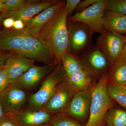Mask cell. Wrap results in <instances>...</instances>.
Listing matches in <instances>:
<instances>
[{"mask_svg":"<svg viewBox=\"0 0 126 126\" xmlns=\"http://www.w3.org/2000/svg\"><path fill=\"white\" fill-rule=\"evenodd\" d=\"M107 126V124H105V126Z\"/></svg>","mask_w":126,"mask_h":126,"instance_id":"obj_38","label":"cell"},{"mask_svg":"<svg viewBox=\"0 0 126 126\" xmlns=\"http://www.w3.org/2000/svg\"><path fill=\"white\" fill-rule=\"evenodd\" d=\"M20 126H38L50 123L57 115L43 109L27 107L14 113H6Z\"/></svg>","mask_w":126,"mask_h":126,"instance_id":"obj_10","label":"cell"},{"mask_svg":"<svg viewBox=\"0 0 126 126\" xmlns=\"http://www.w3.org/2000/svg\"><path fill=\"white\" fill-rule=\"evenodd\" d=\"M35 62L15 53H11L7 55L4 67L9 74L11 83L27 72L34 65Z\"/></svg>","mask_w":126,"mask_h":126,"instance_id":"obj_16","label":"cell"},{"mask_svg":"<svg viewBox=\"0 0 126 126\" xmlns=\"http://www.w3.org/2000/svg\"><path fill=\"white\" fill-rule=\"evenodd\" d=\"M65 77L77 92L92 87L95 84V79L97 78L87 67Z\"/></svg>","mask_w":126,"mask_h":126,"instance_id":"obj_18","label":"cell"},{"mask_svg":"<svg viewBox=\"0 0 126 126\" xmlns=\"http://www.w3.org/2000/svg\"><path fill=\"white\" fill-rule=\"evenodd\" d=\"M92 99V88L77 92L72 98L66 114L81 123L86 122L87 123L89 117Z\"/></svg>","mask_w":126,"mask_h":126,"instance_id":"obj_12","label":"cell"},{"mask_svg":"<svg viewBox=\"0 0 126 126\" xmlns=\"http://www.w3.org/2000/svg\"><path fill=\"white\" fill-rule=\"evenodd\" d=\"M61 64L63 65L66 76L80 71L87 67L77 55L71 54L68 51L63 56Z\"/></svg>","mask_w":126,"mask_h":126,"instance_id":"obj_20","label":"cell"},{"mask_svg":"<svg viewBox=\"0 0 126 126\" xmlns=\"http://www.w3.org/2000/svg\"><path fill=\"white\" fill-rule=\"evenodd\" d=\"M105 8L126 15V0H106Z\"/></svg>","mask_w":126,"mask_h":126,"instance_id":"obj_24","label":"cell"},{"mask_svg":"<svg viewBox=\"0 0 126 126\" xmlns=\"http://www.w3.org/2000/svg\"><path fill=\"white\" fill-rule=\"evenodd\" d=\"M60 64L39 66L34 65L27 72L11 83H14L26 90L36 87L53 72Z\"/></svg>","mask_w":126,"mask_h":126,"instance_id":"obj_14","label":"cell"},{"mask_svg":"<svg viewBox=\"0 0 126 126\" xmlns=\"http://www.w3.org/2000/svg\"><path fill=\"white\" fill-rule=\"evenodd\" d=\"M0 126H20L7 113L0 121Z\"/></svg>","mask_w":126,"mask_h":126,"instance_id":"obj_29","label":"cell"},{"mask_svg":"<svg viewBox=\"0 0 126 126\" xmlns=\"http://www.w3.org/2000/svg\"><path fill=\"white\" fill-rule=\"evenodd\" d=\"M53 126H85L66 113L59 114L50 123Z\"/></svg>","mask_w":126,"mask_h":126,"instance_id":"obj_23","label":"cell"},{"mask_svg":"<svg viewBox=\"0 0 126 126\" xmlns=\"http://www.w3.org/2000/svg\"><path fill=\"white\" fill-rule=\"evenodd\" d=\"M107 72L100 77L92 87L89 117L85 126H105L106 113L116 103L107 89Z\"/></svg>","mask_w":126,"mask_h":126,"instance_id":"obj_3","label":"cell"},{"mask_svg":"<svg viewBox=\"0 0 126 126\" xmlns=\"http://www.w3.org/2000/svg\"><path fill=\"white\" fill-rule=\"evenodd\" d=\"M59 0H47L41 2L29 0L17 9L2 13L3 18L11 17L15 20H20L24 22L33 18Z\"/></svg>","mask_w":126,"mask_h":126,"instance_id":"obj_13","label":"cell"},{"mask_svg":"<svg viewBox=\"0 0 126 126\" xmlns=\"http://www.w3.org/2000/svg\"><path fill=\"white\" fill-rule=\"evenodd\" d=\"M4 11V6L2 0H0V12L3 13Z\"/></svg>","mask_w":126,"mask_h":126,"instance_id":"obj_35","label":"cell"},{"mask_svg":"<svg viewBox=\"0 0 126 126\" xmlns=\"http://www.w3.org/2000/svg\"><path fill=\"white\" fill-rule=\"evenodd\" d=\"M65 2L66 1H64L59 0L56 4L25 21L23 31L38 39L43 28Z\"/></svg>","mask_w":126,"mask_h":126,"instance_id":"obj_15","label":"cell"},{"mask_svg":"<svg viewBox=\"0 0 126 126\" xmlns=\"http://www.w3.org/2000/svg\"><path fill=\"white\" fill-rule=\"evenodd\" d=\"M30 95L27 90L11 83L0 93V101L5 113L17 112L27 108Z\"/></svg>","mask_w":126,"mask_h":126,"instance_id":"obj_8","label":"cell"},{"mask_svg":"<svg viewBox=\"0 0 126 126\" xmlns=\"http://www.w3.org/2000/svg\"><path fill=\"white\" fill-rule=\"evenodd\" d=\"M76 92L65 77L52 94L43 109L55 113H66Z\"/></svg>","mask_w":126,"mask_h":126,"instance_id":"obj_7","label":"cell"},{"mask_svg":"<svg viewBox=\"0 0 126 126\" xmlns=\"http://www.w3.org/2000/svg\"><path fill=\"white\" fill-rule=\"evenodd\" d=\"M6 113H5L3 107L0 101V121L4 117Z\"/></svg>","mask_w":126,"mask_h":126,"instance_id":"obj_34","label":"cell"},{"mask_svg":"<svg viewBox=\"0 0 126 126\" xmlns=\"http://www.w3.org/2000/svg\"><path fill=\"white\" fill-rule=\"evenodd\" d=\"M68 32V52L78 55L90 47L93 33L87 25L80 22L67 20Z\"/></svg>","mask_w":126,"mask_h":126,"instance_id":"obj_5","label":"cell"},{"mask_svg":"<svg viewBox=\"0 0 126 126\" xmlns=\"http://www.w3.org/2000/svg\"></svg>","mask_w":126,"mask_h":126,"instance_id":"obj_39","label":"cell"},{"mask_svg":"<svg viewBox=\"0 0 126 126\" xmlns=\"http://www.w3.org/2000/svg\"><path fill=\"white\" fill-rule=\"evenodd\" d=\"M81 0H67L65 3L66 11L68 16H70L75 11Z\"/></svg>","mask_w":126,"mask_h":126,"instance_id":"obj_27","label":"cell"},{"mask_svg":"<svg viewBox=\"0 0 126 126\" xmlns=\"http://www.w3.org/2000/svg\"><path fill=\"white\" fill-rule=\"evenodd\" d=\"M25 27V24L23 21L16 20L14 22L13 29L17 31H22Z\"/></svg>","mask_w":126,"mask_h":126,"instance_id":"obj_31","label":"cell"},{"mask_svg":"<svg viewBox=\"0 0 126 126\" xmlns=\"http://www.w3.org/2000/svg\"><path fill=\"white\" fill-rule=\"evenodd\" d=\"M38 126H53L50 123H47V124H43V125H40Z\"/></svg>","mask_w":126,"mask_h":126,"instance_id":"obj_36","label":"cell"},{"mask_svg":"<svg viewBox=\"0 0 126 126\" xmlns=\"http://www.w3.org/2000/svg\"><path fill=\"white\" fill-rule=\"evenodd\" d=\"M103 26L105 30L126 36V15L110 11H105Z\"/></svg>","mask_w":126,"mask_h":126,"instance_id":"obj_17","label":"cell"},{"mask_svg":"<svg viewBox=\"0 0 126 126\" xmlns=\"http://www.w3.org/2000/svg\"><path fill=\"white\" fill-rule=\"evenodd\" d=\"M77 56L97 78L108 72L110 68L107 60L96 45H92Z\"/></svg>","mask_w":126,"mask_h":126,"instance_id":"obj_11","label":"cell"},{"mask_svg":"<svg viewBox=\"0 0 126 126\" xmlns=\"http://www.w3.org/2000/svg\"><path fill=\"white\" fill-rule=\"evenodd\" d=\"M107 89L116 103L126 109V87L107 84Z\"/></svg>","mask_w":126,"mask_h":126,"instance_id":"obj_22","label":"cell"},{"mask_svg":"<svg viewBox=\"0 0 126 126\" xmlns=\"http://www.w3.org/2000/svg\"><path fill=\"white\" fill-rule=\"evenodd\" d=\"M119 60H120L123 62L126 63V41L124 45L121 58Z\"/></svg>","mask_w":126,"mask_h":126,"instance_id":"obj_32","label":"cell"},{"mask_svg":"<svg viewBox=\"0 0 126 126\" xmlns=\"http://www.w3.org/2000/svg\"><path fill=\"white\" fill-rule=\"evenodd\" d=\"M0 49L42 62L45 65L59 64L55 57L38 39L13 28L0 31Z\"/></svg>","mask_w":126,"mask_h":126,"instance_id":"obj_1","label":"cell"},{"mask_svg":"<svg viewBox=\"0 0 126 126\" xmlns=\"http://www.w3.org/2000/svg\"><path fill=\"white\" fill-rule=\"evenodd\" d=\"M106 0H97L93 4L79 13H75L69 20L80 22L87 25L94 33H102L104 13Z\"/></svg>","mask_w":126,"mask_h":126,"instance_id":"obj_9","label":"cell"},{"mask_svg":"<svg viewBox=\"0 0 126 126\" xmlns=\"http://www.w3.org/2000/svg\"><path fill=\"white\" fill-rule=\"evenodd\" d=\"M97 0H81L75 10V13H79L93 4Z\"/></svg>","mask_w":126,"mask_h":126,"instance_id":"obj_28","label":"cell"},{"mask_svg":"<svg viewBox=\"0 0 126 126\" xmlns=\"http://www.w3.org/2000/svg\"><path fill=\"white\" fill-rule=\"evenodd\" d=\"M15 20L11 17L6 18L3 21V25L5 29H10L13 28Z\"/></svg>","mask_w":126,"mask_h":126,"instance_id":"obj_30","label":"cell"},{"mask_svg":"<svg viewBox=\"0 0 126 126\" xmlns=\"http://www.w3.org/2000/svg\"><path fill=\"white\" fill-rule=\"evenodd\" d=\"M65 3L45 25L38 38L60 64L68 51V15Z\"/></svg>","mask_w":126,"mask_h":126,"instance_id":"obj_2","label":"cell"},{"mask_svg":"<svg viewBox=\"0 0 126 126\" xmlns=\"http://www.w3.org/2000/svg\"><path fill=\"white\" fill-rule=\"evenodd\" d=\"M126 41V36L104 30L98 37L96 45L107 60L109 67L120 59Z\"/></svg>","mask_w":126,"mask_h":126,"instance_id":"obj_6","label":"cell"},{"mask_svg":"<svg viewBox=\"0 0 126 126\" xmlns=\"http://www.w3.org/2000/svg\"><path fill=\"white\" fill-rule=\"evenodd\" d=\"M65 76L63 65L60 64L42 81L39 90L30 95L28 107L36 109L43 108Z\"/></svg>","mask_w":126,"mask_h":126,"instance_id":"obj_4","label":"cell"},{"mask_svg":"<svg viewBox=\"0 0 126 126\" xmlns=\"http://www.w3.org/2000/svg\"><path fill=\"white\" fill-rule=\"evenodd\" d=\"M29 1L27 0H2L4 6V11L3 13L17 9L22 5L27 3Z\"/></svg>","mask_w":126,"mask_h":126,"instance_id":"obj_25","label":"cell"},{"mask_svg":"<svg viewBox=\"0 0 126 126\" xmlns=\"http://www.w3.org/2000/svg\"><path fill=\"white\" fill-rule=\"evenodd\" d=\"M107 84L126 87V63L119 60L109 68Z\"/></svg>","mask_w":126,"mask_h":126,"instance_id":"obj_19","label":"cell"},{"mask_svg":"<svg viewBox=\"0 0 126 126\" xmlns=\"http://www.w3.org/2000/svg\"><path fill=\"white\" fill-rule=\"evenodd\" d=\"M11 84L9 74L4 67L0 68V93Z\"/></svg>","mask_w":126,"mask_h":126,"instance_id":"obj_26","label":"cell"},{"mask_svg":"<svg viewBox=\"0 0 126 126\" xmlns=\"http://www.w3.org/2000/svg\"><path fill=\"white\" fill-rule=\"evenodd\" d=\"M115 106L106 113V124L108 126H126V110Z\"/></svg>","mask_w":126,"mask_h":126,"instance_id":"obj_21","label":"cell"},{"mask_svg":"<svg viewBox=\"0 0 126 126\" xmlns=\"http://www.w3.org/2000/svg\"><path fill=\"white\" fill-rule=\"evenodd\" d=\"M2 18H3V17H2V15H0V22L1 21Z\"/></svg>","mask_w":126,"mask_h":126,"instance_id":"obj_37","label":"cell"},{"mask_svg":"<svg viewBox=\"0 0 126 126\" xmlns=\"http://www.w3.org/2000/svg\"><path fill=\"white\" fill-rule=\"evenodd\" d=\"M0 54H1V53H0Z\"/></svg>","mask_w":126,"mask_h":126,"instance_id":"obj_40","label":"cell"},{"mask_svg":"<svg viewBox=\"0 0 126 126\" xmlns=\"http://www.w3.org/2000/svg\"><path fill=\"white\" fill-rule=\"evenodd\" d=\"M6 58L7 55L5 56L0 54V68L4 67Z\"/></svg>","mask_w":126,"mask_h":126,"instance_id":"obj_33","label":"cell"}]
</instances>
